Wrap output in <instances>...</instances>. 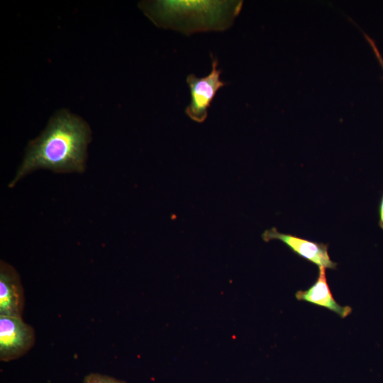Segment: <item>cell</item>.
<instances>
[{
  "instance_id": "obj_2",
  "label": "cell",
  "mask_w": 383,
  "mask_h": 383,
  "mask_svg": "<svg viewBox=\"0 0 383 383\" xmlns=\"http://www.w3.org/2000/svg\"><path fill=\"white\" fill-rule=\"evenodd\" d=\"M243 4L240 0H157L140 1L138 5L157 27L188 36L228 29Z\"/></svg>"
},
{
  "instance_id": "obj_3",
  "label": "cell",
  "mask_w": 383,
  "mask_h": 383,
  "mask_svg": "<svg viewBox=\"0 0 383 383\" xmlns=\"http://www.w3.org/2000/svg\"><path fill=\"white\" fill-rule=\"evenodd\" d=\"M211 70L210 73L202 77L194 74L187 77L191 95L189 104L185 109V113L192 121L203 123L207 118L208 109L217 91L226 85L221 79V70L218 69V60L211 54Z\"/></svg>"
},
{
  "instance_id": "obj_8",
  "label": "cell",
  "mask_w": 383,
  "mask_h": 383,
  "mask_svg": "<svg viewBox=\"0 0 383 383\" xmlns=\"http://www.w3.org/2000/svg\"><path fill=\"white\" fill-rule=\"evenodd\" d=\"M82 383H126L124 381L100 373H90L87 374Z\"/></svg>"
},
{
  "instance_id": "obj_10",
  "label": "cell",
  "mask_w": 383,
  "mask_h": 383,
  "mask_svg": "<svg viewBox=\"0 0 383 383\" xmlns=\"http://www.w3.org/2000/svg\"><path fill=\"white\" fill-rule=\"evenodd\" d=\"M379 225L380 228L383 230V196H382V198L379 204Z\"/></svg>"
},
{
  "instance_id": "obj_5",
  "label": "cell",
  "mask_w": 383,
  "mask_h": 383,
  "mask_svg": "<svg viewBox=\"0 0 383 383\" xmlns=\"http://www.w3.org/2000/svg\"><path fill=\"white\" fill-rule=\"evenodd\" d=\"M265 242L279 240L298 256L325 269L336 268L337 263L331 260L327 244L304 239L296 235L280 233L276 228L265 230L262 234Z\"/></svg>"
},
{
  "instance_id": "obj_7",
  "label": "cell",
  "mask_w": 383,
  "mask_h": 383,
  "mask_svg": "<svg viewBox=\"0 0 383 383\" xmlns=\"http://www.w3.org/2000/svg\"><path fill=\"white\" fill-rule=\"evenodd\" d=\"M318 270V276L313 284L306 290L297 291L296 299L326 308L342 318H346L352 313V308L341 306L335 301L327 282L326 269L320 267Z\"/></svg>"
},
{
  "instance_id": "obj_9",
  "label": "cell",
  "mask_w": 383,
  "mask_h": 383,
  "mask_svg": "<svg viewBox=\"0 0 383 383\" xmlns=\"http://www.w3.org/2000/svg\"><path fill=\"white\" fill-rule=\"evenodd\" d=\"M364 35H365V38H366V40H367V42L370 43V45H371V48L374 51V53L375 54L376 57H377V59L379 63V65H381L382 70H383V57L381 55L375 43L374 42V40L370 37L368 36L367 34L364 33Z\"/></svg>"
},
{
  "instance_id": "obj_6",
  "label": "cell",
  "mask_w": 383,
  "mask_h": 383,
  "mask_svg": "<svg viewBox=\"0 0 383 383\" xmlns=\"http://www.w3.org/2000/svg\"><path fill=\"white\" fill-rule=\"evenodd\" d=\"M25 297L21 278L11 265L0 262V315L22 317Z\"/></svg>"
},
{
  "instance_id": "obj_1",
  "label": "cell",
  "mask_w": 383,
  "mask_h": 383,
  "mask_svg": "<svg viewBox=\"0 0 383 383\" xmlns=\"http://www.w3.org/2000/svg\"><path fill=\"white\" fill-rule=\"evenodd\" d=\"M90 140L91 131L82 118L66 110L58 111L40 136L29 143L9 187L38 169L60 173L83 172Z\"/></svg>"
},
{
  "instance_id": "obj_4",
  "label": "cell",
  "mask_w": 383,
  "mask_h": 383,
  "mask_svg": "<svg viewBox=\"0 0 383 383\" xmlns=\"http://www.w3.org/2000/svg\"><path fill=\"white\" fill-rule=\"evenodd\" d=\"M33 327L22 317L0 315V360L9 362L22 357L34 345Z\"/></svg>"
}]
</instances>
